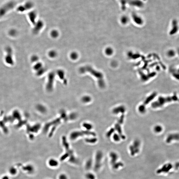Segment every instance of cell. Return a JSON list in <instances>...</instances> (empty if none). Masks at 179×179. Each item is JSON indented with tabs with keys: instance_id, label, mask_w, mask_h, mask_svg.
Masks as SVG:
<instances>
[{
	"instance_id": "obj_10",
	"label": "cell",
	"mask_w": 179,
	"mask_h": 179,
	"mask_svg": "<svg viewBox=\"0 0 179 179\" xmlns=\"http://www.w3.org/2000/svg\"><path fill=\"white\" fill-rule=\"evenodd\" d=\"M48 164L51 167H57L58 166V162L57 160L51 158L48 161Z\"/></svg>"
},
{
	"instance_id": "obj_1",
	"label": "cell",
	"mask_w": 179,
	"mask_h": 179,
	"mask_svg": "<svg viewBox=\"0 0 179 179\" xmlns=\"http://www.w3.org/2000/svg\"><path fill=\"white\" fill-rule=\"evenodd\" d=\"M172 100L170 99V98H164L160 97H159L158 100L153 102L152 104V106L153 108H157L163 106L166 103L169 102L170 100Z\"/></svg>"
},
{
	"instance_id": "obj_11",
	"label": "cell",
	"mask_w": 179,
	"mask_h": 179,
	"mask_svg": "<svg viewBox=\"0 0 179 179\" xmlns=\"http://www.w3.org/2000/svg\"><path fill=\"white\" fill-rule=\"evenodd\" d=\"M92 160L91 158L89 159L85 164V168L87 170H89L92 168Z\"/></svg>"
},
{
	"instance_id": "obj_8",
	"label": "cell",
	"mask_w": 179,
	"mask_h": 179,
	"mask_svg": "<svg viewBox=\"0 0 179 179\" xmlns=\"http://www.w3.org/2000/svg\"><path fill=\"white\" fill-rule=\"evenodd\" d=\"M132 145L134 149L135 154L138 153L139 152L140 146V142L139 140H135Z\"/></svg>"
},
{
	"instance_id": "obj_23",
	"label": "cell",
	"mask_w": 179,
	"mask_h": 179,
	"mask_svg": "<svg viewBox=\"0 0 179 179\" xmlns=\"http://www.w3.org/2000/svg\"><path fill=\"white\" fill-rule=\"evenodd\" d=\"M59 179H68V178L66 175L64 174H62L59 175Z\"/></svg>"
},
{
	"instance_id": "obj_25",
	"label": "cell",
	"mask_w": 179,
	"mask_h": 179,
	"mask_svg": "<svg viewBox=\"0 0 179 179\" xmlns=\"http://www.w3.org/2000/svg\"><path fill=\"white\" fill-rule=\"evenodd\" d=\"M77 57V55L76 54L74 53H72V54L71 57L72 58L75 59Z\"/></svg>"
},
{
	"instance_id": "obj_6",
	"label": "cell",
	"mask_w": 179,
	"mask_h": 179,
	"mask_svg": "<svg viewBox=\"0 0 179 179\" xmlns=\"http://www.w3.org/2000/svg\"><path fill=\"white\" fill-rule=\"evenodd\" d=\"M126 111V109L124 106L121 105L116 107L113 109L112 112L115 114H118L119 113L124 114Z\"/></svg>"
},
{
	"instance_id": "obj_24",
	"label": "cell",
	"mask_w": 179,
	"mask_h": 179,
	"mask_svg": "<svg viewBox=\"0 0 179 179\" xmlns=\"http://www.w3.org/2000/svg\"><path fill=\"white\" fill-rule=\"evenodd\" d=\"M39 109L41 112H46V108L43 106H39Z\"/></svg>"
},
{
	"instance_id": "obj_4",
	"label": "cell",
	"mask_w": 179,
	"mask_h": 179,
	"mask_svg": "<svg viewBox=\"0 0 179 179\" xmlns=\"http://www.w3.org/2000/svg\"><path fill=\"white\" fill-rule=\"evenodd\" d=\"M15 4L13 2H10L6 4L0 8V16H2L7 11L11 10L14 6Z\"/></svg>"
},
{
	"instance_id": "obj_16",
	"label": "cell",
	"mask_w": 179,
	"mask_h": 179,
	"mask_svg": "<svg viewBox=\"0 0 179 179\" xmlns=\"http://www.w3.org/2000/svg\"><path fill=\"white\" fill-rule=\"evenodd\" d=\"M70 156V155H69L68 153H66L65 154H64L60 158V161H64L66 159L69 157Z\"/></svg>"
},
{
	"instance_id": "obj_19",
	"label": "cell",
	"mask_w": 179,
	"mask_h": 179,
	"mask_svg": "<svg viewBox=\"0 0 179 179\" xmlns=\"http://www.w3.org/2000/svg\"><path fill=\"white\" fill-rule=\"evenodd\" d=\"M162 130V127L159 125L156 126L154 128V131L157 133H159L161 132Z\"/></svg>"
},
{
	"instance_id": "obj_3",
	"label": "cell",
	"mask_w": 179,
	"mask_h": 179,
	"mask_svg": "<svg viewBox=\"0 0 179 179\" xmlns=\"http://www.w3.org/2000/svg\"><path fill=\"white\" fill-rule=\"evenodd\" d=\"M84 135H92L93 136H95L96 135L95 133L93 132H90L89 131H85V132L83 131L82 132H75L72 133V134L71 135V140H75V139L78 137V136H82Z\"/></svg>"
},
{
	"instance_id": "obj_14",
	"label": "cell",
	"mask_w": 179,
	"mask_h": 179,
	"mask_svg": "<svg viewBox=\"0 0 179 179\" xmlns=\"http://www.w3.org/2000/svg\"><path fill=\"white\" fill-rule=\"evenodd\" d=\"M115 130V128H111L106 133V136L108 138H109L111 137V135L114 132Z\"/></svg>"
},
{
	"instance_id": "obj_13",
	"label": "cell",
	"mask_w": 179,
	"mask_h": 179,
	"mask_svg": "<svg viewBox=\"0 0 179 179\" xmlns=\"http://www.w3.org/2000/svg\"><path fill=\"white\" fill-rule=\"evenodd\" d=\"M138 110L139 111L140 113H145L146 111L145 106L143 104L140 105L139 107Z\"/></svg>"
},
{
	"instance_id": "obj_12",
	"label": "cell",
	"mask_w": 179,
	"mask_h": 179,
	"mask_svg": "<svg viewBox=\"0 0 179 179\" xmlns=\"http://www.w3.org/2000/svg\"><path fill=\"white\" fill-rule=\"evenodd\" d=\"M123 164L121 162H117L116 163L114 164L113 166H112V168L114 169H118L120 167H123Z\"/></svg>"
},
{
	"instance_id": "obj_18",
	"label": "cell",
	"mask_w": 179,
	"mask_h": 179,
	"mask_svg": "<svg viewBox=\"0 0 179 179\" xmlns=\"http://www.w3.org/2000/svg\"><path fill=\"white\" fill-rule=\"evenodd\" d=\"M86 142L90 143H94L97 141V139L96 138H92L90 139H87L86 140Z\"/></svg>"
},
{
	"instance_id": "obj_5",
	"label": "cell",
	"mask_w": 179,
	"mask_h": 179,
	"mask_svg": "<svg viewBox=\"0 0 179 179\" xmlns=\"http://www.w3.org/2000/svg\"><path fill=\"white\" fill-rule=\"evenodd\" d=\"M110 155L111 158V164L112 166L117 162L118 156L116 153L114 152H111Z\"/></svg>"
},
{
	"instance_id": "obj_22",
	"label": "cell",
	"mask_w": 179,
	"mask_h": 179,
	"mask_svg": "<svg viewBox=\"0 0 179 179\" xmlns=\"http://www.w3.org/2000/svg\"><path fill=\"white\" fill-rule=\"evenodd\" d=\"M88 130H90L92 128V126L91 124L85 123L83 125Z\"/></svg>"
},
{
	"instance_id": "obj_2",
	"label": "cell",
	"mask_w": 179,
	"mask_h": 179,
	"mask_svg": "<svg viewBox=\"0 0 179 179\" xmlns=\"http://www.w3.org/2000/svg\"><path fill=\"white\" fill-rule=\"evenodd\" d=\"M103 157V153L101 151H99L96 153L94 166V169L95 171H98L100 168Z\"/></svg>"
},
{
	"instance_id": "obj_26",
	"label": "cell",
	"mask_w": 179,
	"mask_h": 179,
	"mask_svg": "<svg viewBox=\"0 0 179 179\" xmlns=\"http://www.w3.org/2000/svg\"><path fill=\"white\" fill-rule=\"evenodd\" d=\"M57 35H58V33L56 32L53 31L52 33V35L53 36L56 37V36H57Z\"/></svg>"
},
{
	"instance_id": "obj_9",
	"label": "cell",
	"mask_w": 179,
	"mask_h": 179,
	"mask_svg": "<svg viewBox=\"0 0 179 179\" xmlns=\"http://www.w3.org/2000/svg\"><path fill=\"white\" fill-rule=\"evenodd\" d=\"M157 95L156 93L154 92L151 94L150 95H149V97H147L145 100L143 105L145 106L146 105L148 104L149 103H150V102L153 100V99Z\"/></svg>"
},
{
	"instance_id": "obj_21",
	"label": "cell",
	"mask_w": 179,
	"mask_h": 179,
	"mask_svg": "<svg viewBox=\"0 0 179 179\" xmlns=\"http://www.w3.org/2000/svg\"><path fill=\"white\" fill-rule=\"evenodd\" d=\"M124 114H122L121 116L120 117V118L118 119L117 123H119L120 125L122 124L124 121Z\"/></svg>"
},
{
	"instance_id": "obj_7",
	"label": "cell",
	"mask_w": 179,
	"mask_h": 179,
	"mask_svg": "<svg viewBox=\"0 0 179 179\" xmlns=\"http://www.w3.org/2000/svg\"><path fill=\"white\" fill-rule=\"evenodd\" d=\"M115 130L117 131V132L118 133V134L121 137V138L123 140L125 139V137L124 135L123 134L121 125L119 123H116V124H115Z\"/></svg>"
},
{
	"instance_id": "obj_15",
	"label": "cell",
	"mask_w": 179,
	"mask_h": 179,
	"mask_svg": "<svg viewBox=\"0 0 179 179\" xmlns=\"http://www.w3.org/2000/svg\"><path fill=\"white\" fill-rule=\"evenodd\" d=\"M86 177L87 179H95L94 175L91 173H88L86 175Z\"/></svg>"
},
{
	"instance_id": "obj_17",
	"label": "cell",
	"mask_w": 179,
	"mask_h": 179,
	"mask_svg": "<svg viewBox=\"0 0 179 179\" xmlns=\"http://www.w3.org/2000/svg\"><path fill=\"white\" fill-rule=\"evenodd\" d=\"M113 140L116 142H118L120 140L121 138L119 134L116 133H115L113 135Z\"/></svg>"
},
{
	"instance_id": "obj_20",
	"label": "cell",
	"mask_w": 179,
	"mask_h": 179,
	"mask_svg": "<svg viewBox=\"0 0 179 179\" xmlns=\"http://www.w3.org/2000/svg\"><path fill=\"white\" fill-rule=\"evenodd\" d=\"M91 98L89 96H85L82 99L83 101L85 103H88L91 101Z\"/></svg>"
}]
</instances>
